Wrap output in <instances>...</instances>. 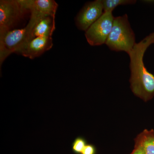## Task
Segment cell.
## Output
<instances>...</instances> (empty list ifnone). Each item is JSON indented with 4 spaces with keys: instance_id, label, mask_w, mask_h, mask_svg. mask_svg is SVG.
<instances>
[{
    "instance_id": "obj_8",
    "label": "cell",
    "mask_w": 154,
    "mask_h": 154,
    "mask_svg": "<svg viewBox=\"0 0 154 154\" xmlns=\"http://www.w3.org/2000/svg\"><path fill=\"white\" fill-rule=\"evenodd\" d=\"M53 45L51 36L36 37L27 42L17 54L33 59L51 49Z\"/></svg>"
},
{
    "instance_id": "obj_4",
    "label": "cell",
    "mask_w": 154,
    "mask_h": 154,
    "mask_svg": "<svg viewBox=\"0 0 154 154\" xmlns=\"http://www.w3.org/2000/svg\"><path fill=\"white\" fill-rule=\"evenodd\" d=\"M19 0L0 1V36L12 30L27 12Z\"/></svg>"
},
{
    "instance_id": "obj_3",
    "label": "cell",
    "mask_w": 154,
    "mask_h": 154,
    "mask_svg": "<svg viewBox=\"0 0 154 154\" xmlns=\"http://www.w3.org/2000/svg\"><path fill=\"white\" fill-rule=\"evenodd\" d=\"M36 22L29 20L21 29L10 30L0 36V65L9 55L17 53L27 42L32 39V32Z\"/></svg>"
},
{
    "instance_id": "obj_9",
    "label": "cell",
    "mask_w": 154,
    "mask_h": 154,
    "mask_svg": "<svg viewBox=\"0 0 154 154\" xmlns=\"http://www.w3.org/2000/svg\"><path fill=\"white\" fill-rule=\"evenodd\" d=\"M55 18L46 17L40 19L34 26L32 38L45 36H52L55 29Z\"/></svg>"
},
{
    "instance_id": "obj_6",
    "label": "cell",
    "mask_w": 154,
    "mask_h": 154,
    "mask_svg": "<svg viewBox=\"0 0 154 154\" xmlns=\"http://www.w3.org/2000/svg\"><path fill=\"white\" fill-rule=\"evenodd\" d=\"M23 8L30 13V20L38 22L46 17L55 18L58 4L54 0H19Z\"/></svg>"
},
{
    "instance_id": "obj_7",
    "label": "cell",
    "mask_w": 154,
    "mask_h": 154,
    "mask_svg": "<svg viewBox=\"0 0 154 154\" xmlns=\"http://www.w3.org/2000/svg\"><path fill=\"white\" fill-rule=\"evenodd\" d=\"M102 0H96L87 3L84 6L75 19L78 29L87 31L103 14Z\"/></svg>"
},
{
    "instance_id": "obj_13",
    "label": "cell",
    "mask_w": 154,
    "mask_h": 154,
    "mask_svg": "<svg viewBox=\"0 0 154 154\" xmlns=\"http://www.w3.org/2000/svg\"><path fill=\"white\" fill-rule=\"evenodd\" d=\"M96 149L92 144H87L81 154H96Z\"/></svg>"
},
{
    "instance_id": "obj_2",
    "label": "cell",
    "mask_w": 154,
    "mask_h": 154,
    "mask_svg": "<svg viewBox=\"0 0 154 154\" xmlns=\"http://www.w3.org/2000/svg\"><path fill=\"white\" fill-rule=\"evenodd\" d=\"M135 36L127 14L115 17L113 27L105 44L111 50L127 53L135 44Z\"/></svg>"
},
{
    "instance_id": "obj_5",
    "label": "cell",
    "mask_w": 154,
    "mask_h": 154,
    "mask_svg": "<svg viewBox=\"0 0 154 154\" xmlns=\"http://www.w3.org/2000/svg\"><path fill=\"white\" fill-rule=\"evenodd\" d=\"M114 18L111 11L104 12L85 31L86 39L90 45L99 46L105 44L113 27Z\"/></svg>"
},
{
    "instance_id": "obj_11",
    "label": "cell",
    "mask_w": 154,
    "mask_h": 154,
    "mask_svg": "<svg viewBox=\"0 0 154 154\" xmlns=\"http://www.w3.org/2000/svg\"><path fill=\"white\" fill-rule=\"evenodd\" d=\"M135 0H102L104 12L111 11L118 6L133 5L136 3Z\"/></svg>"
},
{
    "instance_id": "obj_14",
    "label": "cell",
    "mask_w": 154,
    "mask_h": 154,
    "mask_svg": "<svg viewBox=\"0 0 154 154\" xmlns=\"http://www.w3.org/2000/svg\"><path fill=\"white\" fill-rule=\"evenodd\" d=\"M131 154H145L142 149L139 146H134V149Z\"/></svg>"
},
{
    "instance_id": "obj_1",
    "label": "cell",
    "mask_w": 154,
    "mask_h": 154,
    "mask_svg": "<svg viewBox=\"0 0 154 154\" xmlns=\"http://www.w3.org/2000/svg\"><path fill=\"white\" fill-rule=\"evenodd\" d=\"M152 44H154V33L136 43L128 53L130 59L131 88L135 96L145 102L149 101L154 96V75L148 71L143 62L145 53Z\"/></svg>"
},
{
    "instance_id": "obj_10",
    "label": "cell",
    "mask_w": 154,
    "mask_h": 154,
    "mask_svg": "<svg viewBox=\"0 0 154 154\" xmlns=\"http://www.w3.org/2000/svg\"><path fill=\"white\" fill-rule=\"evenodd\" d=\"M135 145L142 149L145 154H154V130H144L134 139Z\"/></svg>"
},
{
    "instance_id": "obj_12",
    "label": "cell",
    "mask_w": 154,
    "mask_h": 154,
    "mask_svg": "<svg viewBox=\"0 0 154 154\" xmlns=\"http://www.w3.org/2000/svg\"><path fill=\"white\" fill-rule=\"evenodd\" d=\"M87 145V141L85 138L79 137L75 139L72 144V150L76 154H81L85 146Z\"/></svg>"
}]
</instances>
